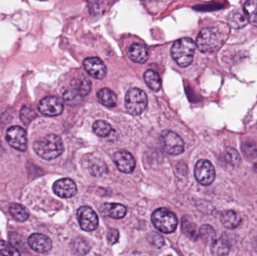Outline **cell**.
<instances>
[{"label": "cell", "mask_w": 257, "mask_h": 256, "mask_svg": "<svg viewBox=\"0 0 257 256\" xmlns=\"http://www.w3.org/2000/svg\"><path fill=\"white\" fill-rule=\"evenodd\" d=\"M33 148L38 156L45 160H52L59 157L64 150L61 138L54 134H50L36 141L33 144Z\"/></svg>", "instance_id": "6da1fadb"}, {"label": "cell", "mask_w": 257, "mask_h": 256, "mask_svg": "<svg viewBox=\"0 0 257 256\" xmlns=\"http://www.w3.org/2000/svg\"><path fill=\"white\" fill-rule=\"evenodd\" d=\"M195 51L196 45L194 42L190 38H182L173 44L171 54L178 66L187 67L193 62Z\"/></svg>", "instance_id": "7a4b0ae2"}, {"label": "cell", "mask_w": 257, "mask_h": 256, "mask_svg": "<svg viewBox=\"0 0 257 256\" xmlns=\"http://www.w3.org/2000/svg\"><path fill=\"white\" fill-rule=\"evenodd\" d=\"M223 45V36L215 27L203 29L196 39L198 48L201 52L205 54L216 52Z\"/></svg>", "instance_id": "3957f363"}, {"label": "cell", "mask_w": 257, "mask_h": 256, "mask_svg": "<svg viewBox=\"0 0 257 256\" xmlns=\"http://www.w3.org/2000/svg\"><path fill=\"white\" fill-rule=\"evenodd\" d=\"M151 220L155 228L165 234L174 232L178 225L175 213L164 207L156 210L151 216Z\"/></svg>", "instance_id": "277c9868"}, {"label": "cell", "mask_w": 257, "mask_h": 256, "mask_svg": "<svg viewBox=\"0 0 257 256\" xmlns=\"http://www.w3.org/2000/svg\"><path fill=\"white\" fill-rule=\"evenodd\" d=\"M148 102L147 95L139 88L128 90L125 97L126 111L133 116L142 114L148 106Z\"/></svg>", "instance_id": "5b68a950"}, {"label": "cell", "mask_w": 257, "mask_h": 256, "mask_svg": "<svg viewBox=\"0 0 257 256\" xmlns=\"http://www.w3.org/2000/svg\"><path fill=\"white\" fill-rule=\"evenodd\" d=\"M160 143L163 150L168 154L178 156L184 152V141L178 134L172 131H163L160 136Z\"/></svg>", "instance_id": "8992f818"}, {"label": "cell", "mask_w": 257, "mask_h": 256, "mask_svg": "<svg viewBox=\"0 0 257 256\" xmlns=\"http://www.w3.org/2000/svg\"><path fill=\"white\" fill-rule=\"evenodd\" d=\"M194 175L200 184L209 186L215 179V169L209 161L201 159L195 166Z\"/></svg>", "instance_id": "52a82bcc"}, {"label": "cell", "mask_w": 257, "mask_h": 256, "mask_svg": "<svg viewBox=\"0 0 257 256\" xmlns=\"http://www.w3.org/2000/svg\"><path fill=\"white\" fill-rule=\"evenodd\" d=\"M77 218L81 229L85 231H93L99 225V218L96 212L87 206L80 207L77 212Z\"/></svg>", "instance_id": "ba28073f"}, {"label": "cell", "mask_w": 257, "mask_h": 256, "mask_svg": "<svg viewBox=\"0 0 257 256\" xmlns=\"http://www.w3.org/2000/svg\"><path fill=\"white\" fill-rule=\"evenodd\" d=\"M64 104L60 98L48 96L39 102V110L42 114L48 117L60 115L63 111Z\"/></svg>", "instance_id": "9c48e42d"}, {"label": "cell", "mask_w": 257, "mask_h": 256, "mask_svg": "<svg viewBox=\"0 0 257 256\" xmlns=\"http://www.w3.org/2000/svg\"><path fill=\"white\" fill-rule=\"evenodd\" d=\"M6 140L11 147L19 151L24 152L27 150V133L23 128L14 126L8 129Z\"/></svg>", "instance_id": "30bf717a"}, {"label": "cell", "mask_w": 257, "mask_h": 256, "mask_svg": "<svg viewBox=\"0 0 257 256\" xmlns=\"http://www.w3.org/2000/svg\"><path fill=\"white\" fill-rule=\"evenodd\" d=\"M84 67L87 73L95 79H102L107 74V68L98 57H88L84 61Z\"/></svg>", "instance_id": "8fae6325"}, {"label": "cell", "mask_w": 257, "mask_h": 256, "mask_svg": "<svg viewBox=\"0 0 257 256\" xmlns=\"http://www.w3.org/2000/svg\"><path fill=\"white\" fill-rule=\"evenodd\" d=\"M28 243L33 250L38 253L46 254L52 249V241L48 236L40 233H35L30 235Z\"/></svg>", "instance_id": "7c38bea8"}, {"label": "cell", "mask_w": 257, "mask_h": 256, "mask_svg": "<svg viewBox=\"0 0 257 256\" xmlns=\"http://www.w3.org/2000/svg\"><path fill=\"white\" fill-rule=\"evenodd\" d=\"M53 190L60 198H69L75 196L77 193V186L73 180L63 178L57 180L53 186Z\"/></svg>", "instance_id": "4fadbf2b"}, {"label": "cell", "mask_w": 257, "mask_h": 256, "mask_svg": "<svg viewBox=\"0 0 257 256\" xmlns=\"http://www.w3.org/2000/svg\"><path fill=\"white\" fill-rule=\"evenodd\" d=\"M114 162L119 171L125 174L133 172L136 168L134 157L128 152H117L114 156Z\"/></svg>", "instance_id": "5bb4252c"}, {"label": "cell", "mask_w": 257, "mask_h": 256, "mask_svg": "<svg viewBox=\"0 0 257 256\" xmlns=\"http://www.w3.org/2000/svg\"><path fill=\"white\" fill-rule=\"evenodd\" d=\"M101 211L105 216L114 219H122L126 214V207L117 203H106L101 207Z\"/></svg>", "instance_id": "9a60e30c"}, {"label": "cell", "mask_w": 257, "mask_h": 256, "mask_svg": "<svg viewBox=\"0 0 257 256\" xmlns=\"http://www.w3.org/2000/svg\"><path fill=\"white\" fill-rule=\"evenodd\" d=\"M128 57L135 63H144L148 59L147 47L143 44L134 43L128 48Z\"/></svg>", "instance_id": "2e32d148"}, {"label": "cell", "mask_w": 257, "mask_h": 256, "mask_svg": "<svg viewBox=\"0 0 257 256\" xmlns=\"http://www.w3.org/2000/svg\"><path fill=\"white\" fill-rule=\"evenodd\" d=\"M220 222L225 228L228 229H235L241 223V218L234 210H226L222 213Z\"/></svg>", "instance_id": "e0dca14e"}, {"label": "cell", "mask_w": 257, "mask_h": 256, "mask_svg": "<svg viewBox=\"0 0 257 256\" xmlns=\"http://www.w3.org/2000/svg\"><path fill=\"white\" fill-rule=\"evenodd\" d=\"M230 252V243L227 239L221 237L211 243V252L214 256H228Z\"/></svg>", "instance_id": "ac0fdd59"}, {"label": "cell", "mask_w": 257, "mask_h": 256, "mask_svg": "<svg viewBox=\"0 0 257 256\" xmlns=\"http://www.w3.org/2000/svg\"><path fill=\"white\" fill-rule=\"evenodd\" d=\"M97 98L101 104L107 108H114L117 105V95L108 88H103L97 93Z\"/></svg>", "instance_id": "d6986e66"}, {"label": "cell", "mask_w": 257, "mask_h": 256, "mask_svg": "<svg viewBox=\"0 0 257 256\" xmlns=\"http://www.w3.org/2000/svg\"><path fill=\"white\" fill-rule=\"evenodd\" d=\"M144 79H145L147 85L153 91H159L161 88V79L155 71L151 70V69L146 71L144 75Z\"/></svg>", "instance_id": "ffe728a7"}, {"label": "cell", "mask_w": 257, "mask_h": 256, "mask_svg": "<svg viewBox=\"0 0 257 256\" xmlns=\"http://www.w3.org/2000/svg\"><path fill=\"white\" fill-rule=\"evenodd\" d=\"M71 249L75 255L84 256L90 251V246L87 240L81 237H77L71 242Z\"/></svg>", "instance_id": "44dd1931"}, {"label": "cell", "mask_w": 257, "mask_h": 256, "mask_svg": "<svg viewBox=\"0 0 257 256\" xmlns=\"http://www.w3.org/2000/svg\"><path fill=\"white\" fill-rule=\"evenodd\" d=\"M73 90L78 92L81 96H87L91 90V82L87 78H78L74 79L72 82Z\"/></svg>", "instance_id": "7402d4cb"}, {"label": "cell", "mask_w": 257, "mask_h": 256, "mask_svg": "<svg viewBox=\"0 0 257 256\" xmlns=\"http://www.w3.org/2000/svg\"><path fill=\"white\" fill-rule=\"evenodd\" d=\"M247 18L244 15L238 12H232L229 14L228 17V24L232 28L239 30V29L244 28L247 26Z\"/></svg>", "instance_id": "603a6c76"}, {"label": "cell", "mask_w": 257, "mask_h": 256, "mask_svg": "<svg viewBox=\"0 0 257 256\" xmlns=\"http://www.w3.org/2000/svg\"><path fill=\"white\" fill-rule=\"evenodd\" d=\"M182 231L186 236L191 239L193 241H196L199 238V231L196 224L189 220L187 218L182 219Z\"/></svg>", "instance_id": "cb8c5ba5"}, {"label": "cell", "mask_w": 257, "mask_h": 256, "mask_svg": "<svg viewBox=\"0 0 257 256\" xmlns=\"http://www.w3.org/2000/svg\"><path fill=\"white\" fill-rule=\"evenodd\" d=\"M9 211L14 219L19 222H24L29 218V213L26 207L19 204H12Z\"/></svg>", "instance_id": "d4e9b609"}, {"label": "cell", "mask_w": 257, "mask_h": 256, "mask_svg": "<svg viewBox=\"0 0 257 256\" xmlns=\"http://www.w3.org/2000/svg\"><path fill=\"white\" fill-rule=\"evenodd\" d=\"M244 10L247 21H248L252 25L257 27V2H246L244 6Z\"/></svg>", "instance_id": "484cf974"}, {"label": "cell", "mask_w": 257, "mask_h": 256, "mask_svg": "<svg viewBox=\"0 0 257 256\" xmlns=\"http://www.w3.org/2000/svg\"><path fill=\"white\" fill-rule=\"evenodd\" d=\"M93 132L99 137H106L111 132V126L105 120H97L93 125Z\"/></svg>", "instance_id": "4316f807"}, {"label": "cell", "mask_w": 257, "mask_h": 256, "mask_svg": "<svg viewBox=\"0 0 257 256\" xmlns=\"http://www.w3.org/2000/svg\"><path fill=\"white\" fill-rule=\"evenodd\" d=\"M199 236L207 243H212L216 240V232L212 226L204 225L199 231Z\"/></svg>", "instance_id": "83f0119b"}, {"label": "cell", "mask_w": 257, "mask_h": 256, "mask_svg": "<svg viewBox=\"0 0 257 256\" xmlns=\"http://www.w3.org/2000/svg\"><path fill=\"white\" fill-rule=\"evenodd\" d=\"M107 166L102 161H93L90 165V172L93 177H99L106 173Z\"/></svg>", "instance_id": "f1b7e54d"}, {"label": "cell", "mask_w": 257, "mask_h": 256, "mask_svg": "<svg viewBox=\"0 0 257 256\" xmlns=\"http://www.w3.org/2000/svg\"><path fill=\"white\" fill-rule=\"evenodd\" d=\"M82 96L75 90H68L63 94V99L66 104L71 106L78 105L81 102Z\"/></svg>", "instance_id": "f546056e"}, {"label": "cell", "mask_w": 257, "mask_h": 256, "mask_svg": "<svg viewBox=\"0 0 257 256\" xmlns=\"http://www.w3.org/2000/svg\"><path fill=\"white\" fill-rule=\"evenodd\" d=\"M0 255L3 256H21L19 251L11 243L0 240Z\"/></svg>", "instance_id": "4dcf8cb0"}, {"label": "cell", "mask_w": 257, "mask_h": 256, "mask_svg": "<svg viewBox=\"0 0 257 256\" xmlns=\"http://www.w3.org/2000/svg\"><path fill=\"white\" fill-rule=\"evenodd\" d=\"M36 117V112L33 111V108L27 106H24L21 108V112H20V117H21L22 123H24L26 126L30 124Z\"/></svg>", "instance_id": "1f68e13d"}, {"label": "cell", "mask_w": 257, "mask_h": 256, "mask_svg": "<svg viewBox=\"0 0 257 256\" xmlns=\"http://www.w3.org/2000/svg\"><path fill=\"white\" fill-rule=\"evenodd\" d=\"M225 159H226L227 163L232 165V166L238 165L240 161H241V158H240L238 151L235 149L232 148V147H228L226 149V153H225Z\"/></svg>", "instance_id": "d6a6232c"}, {"label": "cell", "mask_w": 257, "mask_h": 256, "mask_svg": "<svg viewBox=\"0 0 257 256\" xmlns=\"http://www.w3.org/2000/svg\"><path fill=\"white\" fill-rule=\"evenodd\" d=\"M242 152L245 157L253 159L257 156V149L254 144L251 142H245L242 145Z\"/></svg>", "instance_id": "836d02e7"}, {"label": "cell", "mask_w": 257, "mask_h": 256, "mask_svg": "<svg viewBox=\"0 0 257 256\" xmlns=\"http://www.w3.org/2000/svg\"><path fill=\"white\" fill-rule=\"evenodd\" d=\"M148 241L156 248L163 247L164 246L165 240L163 236L157 232H151L148 237Z\"/></svg>", "instance_id": "e575fe53"}, {"label": "cell", "mask_w": 257, "mask_h": 256, "mask_svg": "<svg viewBox=\"0 0 257 256\" xmlns=\"http://www.w3.org/2000/svg\"><path fill=\"white\" fill-rule=\"evenodd\" d=\"M107 240L109 244H115L119 240V231L115 228H111L108 230V234H107Z\"/></svg>", "instance_id": "d590c367"}, {"label": "cell", "mask_w": 257, "mask_h": 256, "mask_svg": "<svg viewBox=\"0 0 257 256\" xmlns=\"http://www.w3.org/2000/svg\"><path fill=\"white\" fill-rule=\"evenodd\" d=\"M254 168H255V171H256L257 172V162H256V163L255 164Z\"/></svg>", "instance_id": "8d00e7d4"}]
</instances>
